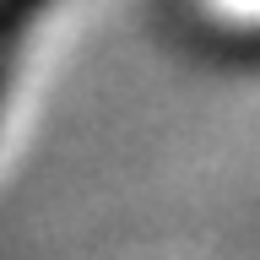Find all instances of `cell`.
I'll return each instance as SVG.
<instances>
[{
	"mask_svg": "<svg viewBox=\"0 0 260 260\" xmlns=\"http://www.w3.org/2000/svg\"><path fill=\"white\" fill-rule=\"evenodd\" d=\"M32 11H38V0H0V92H6V76H11V60H16V38H22Z\"/></svg>",
	"mask_w": 260,
	"mask_h": 260,
	"instance_id": "cell-1",
	"label": "cell"
}]
</instances>
